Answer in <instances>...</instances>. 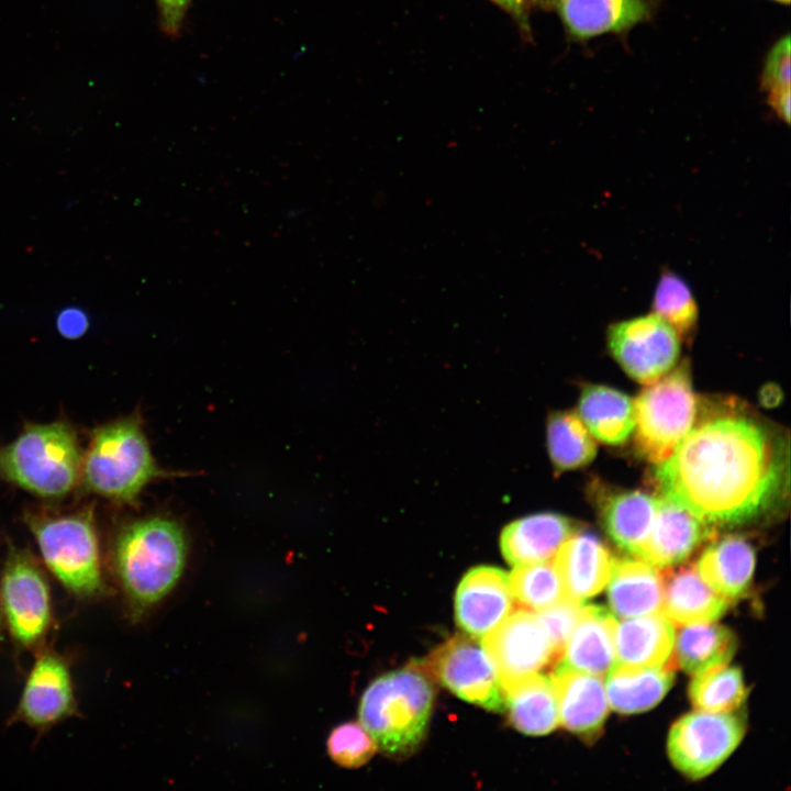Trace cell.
Listing matches in <instances>:
<instances>
[{"label": "cell", "instance_id": "cell-33", "mask_svg": "<svg viewBox=\"0 0 791 791\" xmlns=\"http://www.w3.org/2000/svg\"><path fill=\"white\" fill-rule=\"evenodd\" d=\"M653 312L661 316L677 332L679 337H688L697 327L699 305L689 283L677 272L665 270L656 283Z\"/></svg>", "mask_w": 791, "mask_h": 791}, {"label": "cell", "instance_id": "cell-25", "mask_svg": "<svg viewBox=\"0 0 791 791\" xmlns=\"http://www.w3.org/2000/svg\"><path fill=\"white\" fill-rule=\"evenodd\" d=\"M567 30L579 38L621 32L648 14L644 0H553Z\"/></svg>", "mask_w": 791, "mask_h": 791}, {"label": "cell", "instance_id": "cell-20", "mask_svg": "<svg viewBox=\"0 0 791 791\" xmlns=\"http://www.w3.org/2000/svg\"><path fill=\"white\" fill-rule=\"evenodd\" d=\"M608 600L621 619L662 613L664 573L637 557L614 558Z\"/></svg>", "mask_w": 791, "mask_h": 791}, {"label": "cell", "instance_id": "cell-18", "mask_svg": "<svg viewBox=\"0 0 791 791\" xmlns=\"http://www.w3.org/2000/svg\"><path fill=\"white\" fill-rule=\"evenodd\" d=\"M615 615L598 605H583L557 664L605 677L615 665Z\"/></svg>", "mask_w": 791, "mask_h": 791}, {"label": "cell", "instance_id": "cell-32", "mask_svg": "<svg viewBox=\"0 0 791 791\" xmlns=\"http://www.w3.org/2000/svg\"><path fill=\"white\" fill-rule=\"evenodd\" d=\"M746 694L740 669L726 665L695 675L689 686L693 708L705 712H732L744 702Z\"/></svg>", "mask_w": 791, "mask_h": 791}, {"label": "cell", "instance_id": "cell-40", "mask_svg": "<svg viewBox=\"0 0 791 791\" xmlns=\"http://www.w3.org/2000/svg\"><path fill=\"white\" fill-rule=\"evenodd\" d=\"M509 12L520 22L526 19V12L530 8L531 0H490Z\"/></svg>", "mask_w": 791, "mask_h": 791}, {"label": "cell", "instance_id": "cell-23", "mask_svg": "<svg viewBox=\"0 0 791 791\" xmlns=\"http://www.w3.org/2000/svg\"><path fill=\"white\" fill-rule=\"evenodd\" d=\"M702 579L727 601L743 597L753 579L755 550L738 535L711 543L695 566Z\"/></svg>", "mask_w": 791, "mask_h": 791}, {"label": "cell", "instance_id": "cell-12", "mask_svg": "<svg viewBox=\"0 0 791 791\" xmlns=\"http://www.w3.org/2000/svg\"><path fill=\"white\" fill-rule=\"evenodd\" d=\"M673 327L656 313L612 323L606 331L610 353L635 380L650 385L676 364L680 339Z\"/></svg>", "mask_w": 791, "mask_h": 791}, {"label": "cell", "instance_id": "cell-16", "mask_svg": "<svg viewBox=\"0 0 791 791\" xmlns=\"http://www.w3.org/2000/svg\"><path fill=\"white\" fill-rule=\"evenodd\" d=\"M559 723L582 738H594L602 729L609 702L602 678L556 664L552 673Z\"/></svg>", "mask_w": 791, "mask_h": 791}, {"label": "cell", "instance_id": "cell-3", "mask_svg": "<svg viewBox=\"0 0 791 791\" xmlns=\"http://www.w3.org/2000/svg\"><path fill=\"white\" fill-rule=\"evenodd\" d=\"M433 701L431 679L411 664L369 684L360 699L359 721L382 754L405 758L426 735Z\"/></svg>", "mask_w": 791, "mask_h": 791}, {"label": "cell", "instance_id": "cell-2", "mask_svg": "<svg viewBox=\"0 0 791 791\" xmlns=\"http://www.w3.org/2000/svg\"><path fill=\"white\" fill-rule=\"evenodd\" d=\"M183 526L166 514L124 524L110 550V567L132 622L143 620L178 584L187 565Z\"/></svg>", "mask_w": 791, "mask_h": 791}, {"label": "cell", "instance_id": "cell-1", "mask_svg": "<svg viewBox=\"0 0 791 791\" xmlns=\"http://www.w3.org/2000/svg\"><path fill=\"white\" fill-rule=\"evenodd\" d=\"M782 446L764 424L740 413L709 417L658 464L664 498L716 530L754 521L782 495Z\"/></svg>", "mask_w": 791, "mask_h": 791}, {"label": "cell", "instance_id": "cell-14", "mask_svg": "<svg viewBox=\"0 0 791 791\" xmlns=\"http://www.w3.org/2000/svg\"><path fill=\"white\" fill-rule=\"evenodd\" d=\"M513 604L508 573L492 566L474 567L457 587L456 622L469 636L482 639L512 612Z\"/></svg>", "mask_w": 791, "mask_h": 791}, {"label": "cell", "instance_id": "cell-13", "mask_svg": "<svg viewBox=\"0 0 791 791\" xmlns=\"http://www.w3.org/2000/svg\"><path fill=\"white\" fill-rule=\"evenodd\" d=\"M481 640L503 690L560 659L537 613L524 609L510 613Z\"/></svg>", "mask_w": 791, "mask_h": 791}, {"label": "cell", "instance_id": "cell-9", "mask_svg": "<svg viewBox=\"0 0 791 791\" xmlns=\"http://www.w3.org/2000/svg\"><path fill=\"white\" fill-rule=\"evenodd\" d=\"M412 665L466 702L504 712L505 697L497 670L476 638L455 635Z\"/></svg>", "mask_w": 791, "mask_h": 791}, {"label": "cell", "instance_id": "cell-42", "mask_svg": "<svg viewBox=\"0 0 791 791\" xmlns=\"http://www.w3.org/2000/svg\"><path fill=\"white\" fill-rule=\"evenodd\" d=\"M775 1H778V2L784 3V4H788L790 2V0H775Z\"/></svg>", "mask_w": 791, "mask_h": 791}, {"label": "cell", "instance_id": "cell-24", "mask_svg": "<svg viewBox=\"0 0 791 791\" xmlns=\"http://www.w3.org/2000/svg\"><path fill=\"white\" fill-rule=\"evenodd\" d=\"M505 710L512 727L530 736L549 734L559 724L552 678L535 672L504 687Z\"/></svg>", "mask_w": 791, "mask_h": 791}, {"label": "cell", "instance_id": "cell-5", "mask_svg": "<svg viewBox=\"0 0 791 791\" xmlns=\"http://www.w3.org/2000/svg\"><path fill=\"white\" fill-rule=\"evenodd\" d=\"M168 476L155 460L138 414H133L92 432L80 482L88 492L132 504L146 486Z\"/></svg>", "mask_w": 791, "mask_h": 791}, {"label": "cell", "instance_id": "cell-4", "mask_svg": "<svg viewBox=\"0 0 791 791\" xmlns=\"http://www.w3.org/2000/svg\"><path fill=\"white\" fill-rule=\"evenodd\" d=\"M43 562L63 588L79 601L109 593L92 508L69 513H25Z\"/></svg>", "mask_w": 791, "mask_h": 791}, {"label": "cell", "instance_id": "cell-28", "mask_svg": "<svg viewBox=\"0 0 791 791\" xmlns=\"http://www.w3.org/2000/svg\"><path fill=\"white\" fill-rule=\"evenodd\" d=\"M579 417L601 442L621 444L635 426L634 402L615 389L588 386L581 392Z\"/></svg>", "mask_w": 791, "mask_h": 791}, {"label": "cell", "instance_id": "cell-27", "mask_svg": "<svg viewBox=\"0 0 791 791\" xmlns=\"http://www.w3.org/2000/svg\"><path fill=\"white\" fill-rule=\"evenodd\" d=\"M737 648L735 635L713 622L680 625L672 656L677 667L699 675L728 664Z\"/></svg>", "mask_w": 791, "mask_h": 791}, {"label": "cell", "instance_id": "cell-11", "mask_svg": "<svg viewBox=\"0 0 791 791\" xmlns=\"http://www.w3.org/2000/svg\"><path fill=\"white\" fill-rule=\"evenodd\" d=\"M34 654L9 724L22 723L45 733L78 716L79 708L69 658L47 644Z\"/></svg>", "mask_w": 791, "mask_h": 791}, {"label": "cell", "instance_id": "cell-7", "mask_svg": "<svg viewBox=\"0 0 791 791\" xmlns=\"http://www.w3.org/2000/svg\"><path fill=\"white\" fill-rule=\"evenodd\" d=\"M0 619L14 647L37 651L46 645L54 626L48 578L34 555L13 544L0 577Z\"/></svg>", "mask_w": 791, "mask_h": 791}, {"label": "cell", "instance_id": "cell-31", "mask_svg": "<svg viewBox=\"0 0 791 791\" xmlns=\"http://www.w3.org/2000/svg\"><path fill=\"white\" fill-rule=\"evenodd\" d=\"M509 579L513 599L524 610L537 613L566 599L552 560L515 566Z\"/></svg>", "mask_w": 791, "mask_h": 791}, {"label": "cell", "instance_id": "cell-39", "mask_svg": "<svg viewBox=\"0 0 791 791\" xmlns=\"http://www.w3.org/2000/svg\"><path fill=\"white\" fill-rule=\"evenodd\" d=\"M790 88L768 91V103L775 113L787 124L790 123Z\"/></svg>", "mask_w": 791, "mask_h": 791}, {"label": "cell", "instance_id": "cell-6", "mask_svg": "<svg viewBox=\"0 0 791 791\" xmlns=\"http://www.w3.org/2000/svg\"><path fill=\"white\" fill-rule=\"evenodd\" d=\"M83 453L64 421L27 424L0 447V479L44 499H60L80 481Z\"/></svg>", "mask_w": 791, "mask_h": 791}, {"label": "cell", "instance_id": "cell-37", "mask_svg": "<svg viewBox=\"0 0 791 791\" xmlns=\"http://www.w3.org/2000/svg\"><path fill=\"white\" fill-rule=\"evenodd\" d=\"M159 25L170 36L178 35L192 0H156Z\"/></svg>", "mask_w": 791, "mask_h": 791}, {"label": "cell", "instance_id": "cell-8", "mask_svg": "<svg viewBox=\"0 0 791 791\" xmlns=\"http://www.w3.org/2000/svg\"><path fill=\"white\" fill-rule=\"evenodd\" d=\"M697 406L686 363L650 383L634 402L638 453L654 464L667 459L691 431Z\"/></svg>", "mask_w": 791, "mask_h": 791}, {"label": "cell", "instance_id": "cell-22", "mask_svg": "<svg viewBox=\"0 0 791 791\" xmlns=\"http://www.w3.org/2000/svg\"><path fill=\"white\" fill-rule=\"evenodd\" d=\"M729 601L716 593L695 567H682L664 575L662 614L678 626L714 622Z\"/></svg>", "mask_w": 791, "mask_h": 791}, {"label": "cell", "instance_id": "cell-15", "mask_svg": "<svg viewBox=\"0 0 791 791\" xmlns=\"http://www.w3.org/2000/svg\"><path fill=\"white\" fill-rule=\"evenodd\" d=\"M715 533L691 512L661 497L650 532L636 557L658 569L668 568L686 560Z\"/></svg>", "mask_w": 791, "mask_h": 791}, {"label": "cell", "instance_id": "cell-21", "mask_svg": "<svg viewBox=\"0 0 791 791\" xmlns=\"http://www.w3.org/2000/svg\"><path fill=\"white\" fill-rule=\"evenodd\" d=\"M576 531L572 522L560 514H533L506 525L500 547L504 559L513 566L552 560Z\"/></svg>", "mask_w": 791, "mask_h": 791}, {"label": "cell", "instance_id": "cell-41", "mask_svg": "<svg viewBox=\"0 0 791 791\" xmlns=\"http://www.w3.org/2000/svg\"><path fill=\"white\" fill-rule=\"evenodd\" d=\"M3 631H4V628H3V625H2V622L0 619V640H1V635H2Z\"/></svg>", "mask_w": 791, "mask_h": 791}, {"label": "cell", "instance_id": "cell-19", "mask_svg": "<svg viewBox=\"0 0 791 791\" xmlns=\"http://www.w3.org/2000/svg\"><path fill=\"white\" fill-rule=\"evenodd\" d=\"M673 644V624L662 613L622 619L616 621L614 632V666L647 668L676 665Z\"/></svg>", "mask_w": 791, "mask_h": 791}, {"label": "cell", "instance_id": "cell-35", "mask_svg": "<svg viewBox=\"0 0 791 791\" xmlns=\"http://www.w3.org/2000/svg\"><path fill=\"white\" fill-rule=\"evenodd\" d=\"M583 604L564 599L537 612L559 657L581 613Z\"/></svg>", "mask_w": 791, "mask_h": 791}, {"label": "cell", "instance_id": "cell-30", "mask_svg": "<svg viewBox=\"0 0 791 791\" xmlns=\"http://www.w3.org/2000/svg\"><path fill=\"white\" fill-rule=\"evenodd\" d=\"M547 446L554 466L576 469L595 456V444L581 419L572 412H557L547 423Z\"/></svg>", "mask_w": 791, "mask_h": 791}, {"label": "cell", "instance_id": "cell-38", "mask_svg": "<svg viewBox=\"0 0 791 791\" xmlns=\"http://www.w3.org/2000/svg\"><path fill=\"white\" fill-rule=\"evenodd\" d=\"M59 334L69 339L82 336L89 327L87 313L77 307H68L62 310L56 320Z\"/></svg>", "mask_w": 791, "mask_h": 791}, {"label": "cell", "instance_id": "cell-10", "mask_svg": "<svg viewBox=\"0 0 791 791\" xmlns=\"http://www.w3.org/2000/svg\"><path fill=\"white\" fill-rule=\"evenodd\" d=\"M745 731V718L732 712L686 714L670 728L669 759L686 777L704 778L729 757Z\"/></svg>", "mask_w": 791, "mask_h": 791}, {"label": "cell", "instance_id": "cell-17", "mask_svg": "<svg viewBox=\"0 0 791 791\" xmlns=\"http://www.w3.org/2000/svg\"><path fill=\"white\" fill-rule=\"evenodd\" d=\"M614 557L592 533L573 532L559 547L554 565L566 598L583 604L608 583Z\"/></svg>", "mask_w": 791, "mask_h": 791}, {"label": "cell", "instance_id": "cell-29", "mask_svg": "<svg viewBox=\"0 0 791 791\" xmlns=\"http://www.w3.org/2000/svg\"><path fill=\"white\" fill-rule=\"evenodd\" d=\"M657 503L658 499L640 491L611 495L601 510L608 535L621 549L636 557L650 532Z\"/></svg>", "mask_w": 791, "mask_h": 791}, {"label": "cell", "instance_id": "cell-34", "mask_svg": "<svg viewBox=\"0 0 791 791\" xmlns=\"http://www.w3.org/2000/svg\"><path fill=\"white\" fill-rule=\"evenodd\" d=\"M331 759L344 768H358L368 762L377 750L370 734L360 723L347 722L332 729L326 742Z\"/></svg>", "mask_w": 791, "mask_h": 791}, {"label": "cell", "instance_id": "cell-36", "mask_svg": "<svg viewBox=\"0 0 791 791\" xmlns=\"http://www.w3.org/2000/svg\"><path fill=\"white\" fill-rule=\"evenodd\" d=\"M790 36L779 40L767 55L761 83L767 91L790 88Z\"/></svg>", "mask_w": 791, "mask_h": 791}, {"label": "cell", "instance_id": "cell-26", "mask_svg": "<svg viewBox=\"0 0 791 791\" xmlns=\"http://www.w3.org/2000/svg\"><path fill=\"white\" fill-rule=\"evenodd\" d=\"M676 668L675 664L647 668L614 666L605 676L609 705L621 714L654 708L672 686Z\"/></svg>", "mask_w": 791, "mask_h": 791}]
</instances>
